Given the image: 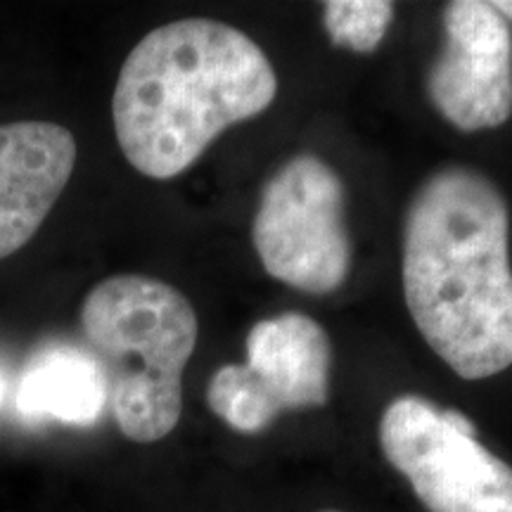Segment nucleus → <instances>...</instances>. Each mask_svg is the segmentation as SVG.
<instances>
[{
  "instance_id": "nucleus-9",
  "label": "nucleus",
  "mask_w": 512,
  "mask_h": 512,
  "mask_svg": "<svg viewBox=\"0 0 512 512\" xmlns=\"http://www.w3.org/2000/svg\"><path fill=\"white\" fill-rule=\"evenodd\" d=\"M110 403L102 366L91 351L57 344L31 358L19 377L17 408L29 422L95 425Z\"/></svg>"
},
{
  "instance_id": "nucleus-7",
  "label": "nucleus",
  "mask_w": 512,
  "mask_h": 512,
  "mask_svg": "<svg viewBox=\"0 0 512 512\" xmlns=\"http://www.w3.org/2000/svg\"><path fill=\"white\" fill-rule=\"evenodd\" d=\"M76 138L53 121L0 126V261L38 233L74 174Z\"/></svg>"
},
{
  "instance_id": "nucleus-2",
  "label": "nucleus",
  "mask_w": 512,
  "mask_h": 512,
  "mask_svg": "<svg viewBox=\"0 0 512 512\" xmlns=\"http://www.w3.org/2000/svg\"><path fill=\"white\" fill-rule=\"evenodd\" d=\"M273 64L240 29L178 19L152 29L121 64L112 95L117 143L133 169L169 181L230 126L271 107Z\"/></svg>"
},
{
  "instance_id": "nucleus-14",
  "label": "nucleus",
  "mask_w": 512,
  "mask_h": 512,
  "mask_svg": "<svg viewBox=\"0 0 512 512\" xmlns=\"http://www.w3.org/2000/svg\"><path fill=\"white\" fill-rule=\"evenodd\" d=\"M323 512H339V510H323Z\"/></svg>"
},
{
  "instance_id": "nucleus-4",
  "label": "nucleus",
  "mask_w": 512,
  "mask_h": 512,
  "mask_svg": "<svg viewBox=\"0 0 512 512\" xmlns=\"http://www.w3.org/2000/svg\"><path fill=\"white\" fill-rule=\"evenodd\" d=\"M342 178L316 155H297L261 190L252 242L271 278L309 294H330L349 275Z\"/></svg>"
},
{
  "instance_id": "nucleus-1",
  "label": "nucleus",
  "mask_w": 512,
  "mask_h": 512,
  "mask_svg": "<svg viewBox=\"0 0 512 512\" xmlns=\"http://www.w3.org/2000/svg\"><path fill=\"white\" fill-rule=\"evenodd\" d=\"M510 214L470 166L420 185L403 228V294L420 335L463 380L512 366Z\"/></svg>"
},
{
  "instance_id": "nucleus-10",
  "label": "nucleus",
  "mask_w": 512,
  "mask_h": 512,
  "mask_svg": "<svg viewBox=\"0 0 512 512\" xmlns=\"http://www.w3.org/2000/svg\"><path fill=\"white\" fill-rule=\"evenodd\" d=\"M207 403L214 415L242 434L264 432L280 408L247 366H223L211 377Z\"/></svg>"
},
{
  "instance_id": "nucleus-5",
  "label": "nucleus",
  "mask_w": 512,
  "mask_h": 512,
  "mask_svg": "<svg viewBox=\"0 0 512 512\" xmlns=\"http://www.w3.org/2000/svg\"><path fill=\"white\" fill-rule=\"evenodd\" d=\"M380 446L430 512H512V467L422 396L384 408Z\"/></svg>"
},
{
  "instance_id": "nucleus-8",
  "label": "nucleus",
  "mask_w": 512,
  "mask_h": 512,
  "mask_svg": "<svg viewBox=\"0 0 512 512\" xmlns=\"http://www.w3.org/2000/svg\"><path fill=\"white\" fill-rule=\"evenodd\" d=\"M330 339L304 313L259 320L247 335V363L280 411L323 406L330 394Z\"/></svg>"
},
{
  "instance_id": "nucleus-3",
  "label": "nucleus",
  "mask_w": 512,
  "mask_h": 512,
  "mask_svg": "<svg viewBox=\"0 0 512 512\" xmlns=\"http://www.w3.org/2000/svg\"><path fill=\"white\" fill-rule=\"evenodd\" d=\"M81 330L110 389L121 434L152 444L176 430L197 313L183 292L150 275H112L88 292Z\"/></svg>"
},
{
  "instance_id": "nucleus-6",
  "label": "nucleus",
  "mask_w": 512,
  "mask_h": 512,
  "mask_svg": "<svg viewBox=\"0 0 512 512\" xmlns=\"http://www.w3.org/2000/svg\"><path fill=\"white\" fill-rule=\"evenodd\" d=\"M446 48L427 74V93L458 131L503 126L512 114V34L491 3L456 0L444 10Z\"/></svg>"
},
{
  "instance_id": "nucleus-13",
  "label": "nucleus",
  "mask_w": 512,
  "mask_h": 512,
  "mask_svg": "<svg viewBox=\"0 0 512 512\" xmlns=\"http://www.w3.org/2000/svg\"><path fill=\"white\" fill-rule=\"evenodd\" d=\"M5 392H8V380H5L3 370H0V401L5 399Z\"/></svg>"
},
{
  "instance_id": "nucleus-12",
  "label": "nucleus",
  "mask_w": 512,
  "mask_h": 512,
  "mask_svg": "<svg viewBox=\"0 0 512 512\" xmlns=\"http://www.w3.org/2000/svg\"><path fill=\"white\" fill-rule=\"evenodd\" d=\"M494 8L501 12V17L505 22H512V0H498V3H491Z\"/></svg>"
},
{
  "instance_id": "nucleus-11",
  "label": "nucleus",
  "mask_w": 512,
  "mask_h": 512,
  "mask_svg": "<svg viewBox=\"0 0 512 512\" xmlns=\"http://www.w3.org/2000/svg\"><path fill=\"white\" fill-rule=\"evenodd\" d=\"M323 19L335 46L373 53L392 24L394 5L387 0H330Z\"/></svg>"
}]
</instances>
